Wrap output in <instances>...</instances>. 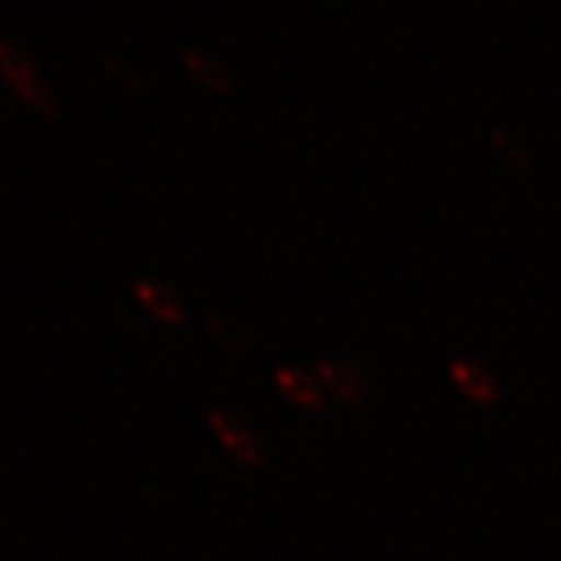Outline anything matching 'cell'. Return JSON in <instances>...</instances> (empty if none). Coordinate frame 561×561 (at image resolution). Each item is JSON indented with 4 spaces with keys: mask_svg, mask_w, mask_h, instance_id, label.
<instances>
[{
    "mask_svg": "<svg viewBox=\"0 0 561 561\" xmlns=\"http://www.w3.org/2000/svg\"><path fill=\"white\" fill-rule=\"evenodd\" d=\"M0 66H3V76L9 79L11 89L16 91L21 102L30 104L32 110L39 112V115H47V117L58 115V107H55L50 91L45 89V83H39L37 73H34L30 62L21 58L11 45H5L3 53H0Z\"/></svg>",
    "mask_w": 561,
    "mask_h": 561,
    "instance_id": "cell-1",
    "label": "cell"
},
{
    "mask_svg": "<svg viewBox=\"0 0 561 561\" xmlns=\"http://www.w3.org/2000/svg\"><path fill=\"white\" fill-rule=\"evenodd\" d=\"M208 426L210 432L216 434V439L221 442L224 450L234 455L237 460L244 462L250 468L263 466V450L257 445V439L252 437V432L242 424L240 419L231 416V413L224 411H208Z\"/></svg>",
    "mask_w": 561,
    "mask_h": 561,
    "instance_id": "cell-2",
    "label": "cell"
},
{
    "mask_svg": "<svg viewBox=\"0 0 561 561\" xmlns=\"http://www.w3.org/2000/svg\"><path fill=\"white\" fill-rule=\"evenodd\" d=\"M133 294H136V299L144 305V310L149 312L151 318L164 322V325H185L187 322V312L185 307H182L180 297L172 289H167L164 284L140 278L136 280V286H133Z\"/></svg>",
    "mask_w": 561,
    "mask_h": 561,
    "instance_id": "cell-3",
    "label": "cell"
},
{
    "mask_svg": "<svg viewBox=\"0 0 561 561\" xmlns=\"http://www.w3.org/2000/svg\"><path fill=\"white\" fill-rule=\"evenodd\" d=\"M450 377L466 398L479 405H494L500 401V385L491 380V375L479 364L466 359L450 362Z\"/></svg>",
    "mask_w": 561,
    "mask_h": 561,
    "instance_id": "cell-4",
    "label": "cell"
},
{
    "mask_svg": "<svg viewBox=\"0 0 561 561\" xmlns=\"http://www.w3.org/2000/svg\"><path fill=\"white\" fill-rule=\"evenodd\" d=\"M273 380H276L278 390L284 392L294 405H299V409L305 411H322V392L318 385H314L312 377H307L305 371L291 369V367H278L276 375H273Z\"/></svg>",
    "mask_w": 561,
    "mask_h": 561,
    "instance_id": "cell-5",
    "label": "cell"
},
{
    "mask_svg": "<svg viewBox=\"0 0 561 561\" xmlns=\"http://www.w3.org/2000/svg\"><path fill=\"white\" fill-rule=\"evenodd\" d=\"M318 371V380L325 385L333 396H339L346 403H359L362 401V380L359 375H354V369L346 367L341 362H318L314 364Z\"/></svg>",
    "mask_w": 561,
    "mask_h": 561,
    "instance_id": "cell-6",
    "label": "cell"
},
{
    "mask_svg": "<svg viewBox=\"0 0 561 561\" xmlns=\"http://www.w3.org/2000/svg\"><path fill=\"white\" fill-rule=\"evenodd\" d=\"M187 66H191L195 79H198L206 89L214 91V94H229V91L234 89V83L229 81V76L224 73L219 66H214L210 60H203L198 55H187Z\"/></svg>",
    "mask_w": 561,
    "mask_h": 561,
    "instance_id": "cell-7",
    "label": "cell"
}]
</instances>
